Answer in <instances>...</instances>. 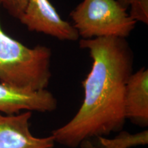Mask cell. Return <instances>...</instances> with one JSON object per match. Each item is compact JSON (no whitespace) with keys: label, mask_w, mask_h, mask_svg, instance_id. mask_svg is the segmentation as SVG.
Segmentation results:
<instances>
[{"label":"cell","mask_w":148,"mask_h":148,"mask_svg":"<svg viewBox=\"0 0 148 148\" xmlns=\"http://www.w3.org/2000/svg\"><path fill=\"white\" fill-rule=\"evenodd\" d=\"M27 0H1V5L11 16L19 19L26 5Z\"/></svg>","instance_id":"obj_10"},{"label":"cell","mask_w":148,"mask_h":148,"mask_svg":"<svg viewBox=\"0 0 148 148\" xmlns=\"http://www.w3.org/2000/svg\"><path fill=\"white\" fill-rule=\"evenodd\" d=\"M57 106L56 98L47 89L25 90L0 83V113L13 114L21 110L49 112Z\"/></svg>","instance_id":"obj_6"},{"label":"cell","mask_w":148,"mask_h":148,"mask_svg":"<svg viewBox=\"0 0 148 148\" xmlns=\"http://www.w3.org/2000/svg\"><path fill=\"white\" fill-rule=\"evenodd\" d=\"M29 31L49 35L61 40H77L73 25L62 19L49 0H27L19 19Z\"/></svg>","instance_id":"obj_4"},{"label":"cell","mask_w":148,"mask_h":148,"mask_svg":"<svg viewBox=\"0 0 148 148\" xmlns=\"http://www.w3.org/2000/svg\"><path fill=\"white\" fill-rule=\"evenodd\" d=\"M32 112L0 113V148H53L52 136L37 137L30 131Z\"/></svg>","instance_id":"obj_5"},{"label":"cell","mask_w":148,"mask_h":148,"mask_svg":"<svg viewBox=\"0 0 148 148\" xmlns=\"http://www.w3.org/2000/svg\"><path fill=\"white\" fill-rule=\"evenodd\" d=\"M116 1L120 3L122 6H123L124 8L127 9L130 5V3H131V1H132V0H116Z\"/></svg>","instance_id":"obj_11"},{"label":"cell","mask_w":148,"mask_h":148,"mask_svg":"<svg viewBox=\"0 0 148 148\" xmlns=\"http://www.w3.org/2000/svg\"><path fill=\"white\" fill-rule=\"evenodd\" d=\"M79 46L87 49L92 60L91 69L82 82V103L73 118L51 134L55 143L71 148L122 130L126 120L125 86L134 63L133 52L125 38H81Z\"/></svg>","instance_id":"obj_1"},{"label":"cell","mask_w":148,"mask_h":148,"mask_svg":"<svg viewBox=\"0 0 148 148\" xmlns=\"http://www.w3.org/2000/svg\"><path fill=\"white\" fill-rule=\"evenodd\" d=\"M95 143L86 140L79 145L82 148H132L136 146H144L148 144V130L137 133H130L120 131L113 138L97 136Z\"/></svg>","instance_id":"obj_8"},{"label":"cell","mask_w":148,"mask_h":148,"mask_svg":"<svg viewBox=\"0 0 148 148\" xmlns=\"http://www.w3.org/2000/svg\"><path fill=\"white\" fill-rule=\"evenodd\" d=\"M130 16L135 21L148 23V0H132L130 3Z\"/></svg>","instance_id":"obj_9"},{"label":"cell","mask_w":148,"mask_h":148,"mask_svg":"<svg viewBox=\"0 0 148 148\" xmlns=\"http://www.w3.org/2000/svg\"><path fill=\"white\" fill-rule=\"evenodd\" d=\"M51 55L46 46L29 48L13 39L0 24L1 83L25 90L47 89L51 77Z\"/></svg>","instance_id":"obj_2"},{"label":"cell","mask_w":148,"mask_h":148,"mask_svg":"<svg viewBox=\"0 0 148 148\" xmlns=\"http://www.w3.org/2000/svg\"><path fill=\"white\" fill-rule=\"evenodd\" d=\"M127 10L116 0H83L70 16L82 39L110 36L125 38L136 23Z\"/></svg>","instance_id":"obj_3"},{"label":"cell","mask_w":148,"mask_h":148,"mask_svg":"<svg viewBox=\"0 0 148 148\" xmlns=\"http://www.w3.org/2000/svg\"><path fill=\"white\" fill-rule=\"evenodd\" d=\"M125 115L134 124L148 125V70L143 67L132 73L125 86Z\"/></svg>","instance_id":"obj_7"}]
</instances>
